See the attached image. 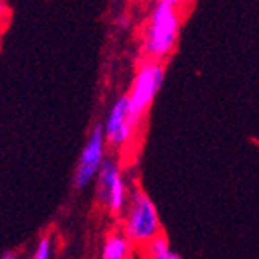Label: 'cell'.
Segmentation results:
<instances>
[{
  "label": "cell",
  "mask_w": 259,
  "mask_h": 259,
  "mask_svg": "<svg viewBox=\"0 0 259 259\" xmlns=\"http://www.w3.org/2000/svg\"><path fill=\"white\" fill-rule=\"evenodd\" d=\"M0 259H17V254L16 253H5L4 256H0Z\"/></svg>",
  "instance_id": "7c38bea8"
},
{
  "label": "cell",
  "mask_w": 259,
  "mask_h": 259,
  "mask_svg": "<svg viewBox=\"0 0 259 259\" xmlns=\"http://www.w3.org/2000/svg\"><path fill=\"white\" fill-rule=\"evenodd\" d=\"M163 79H164V67L161 62L146 59L145 62L140 64L131 92L127 95L132 113L138 121H141L143 115L154 103L157 93L163 84Z\"/></svg>",
  "instance_id": "3957f363"
},
{
  "label": "cell",
  "mask_w": 259,
  "mask_h": 259,
  "mask_svg": "<svg viewBox=\"0 0 259 259\" xmlns=\"http://www.w3.org/2000/svg\"><path fill=\"white\" fill-rule=\"evenodd\" d=\"M141 248H143L148 259H182L176 251L171 250L168 239L163 234H158L157 238L151 239Z\"/></svg>",
  "instance_id": "ba28073f"
},
{
  "label": "cell",
  "mask_w": 259,
  "mask_h": 259,
  "mask_svg": "<svg viewBox=\"0 0 259 259\" xmlns=\"http://www.w3.org/2000/svg\"><path fill=\"white\" fill-rule=\"evenodd\" d=\"M179 30V10L158 2L151 13L149 23L143 36V44H141V50L148 61L161 62L163 59H166L177 44Z\"/></svg>",
  "instance_id": "6da1fadb"
},
{
  "label": "cell",
  "mask_w": 259,
  "mask_h": 259,
  "mask_svg": "<svg viewBox=\"0 0 259 259\" xmlns=\"http://www.w3.org/2000/svg\"><path fill=\"white\" fill-rule=\"evenodd\" d=\"M127 199H129V190L120 172L113 177V180L107 186V190L98 200L101 202V205H104L109 209V213L112 216H123L124 208L127 205Z\"/></svg>",
  "instance_id": "8992f818"
},
{
  "label": "cell",
  "mask_w": 259,
  "mask_h": 259,
  "mask_svg": "<svg viewBox=\"0 0 259 259\" xmlns=\"http://www.w3.org/2000/svg\"><path fill=\"white\" fill-rule=\"evenodd\" d=\"M160 2L166 4L168 7H171L174 10H179L180 7H183V5H186L188 2H190V0H160Z\"/></svg>",
  "instance_id": "8fae6325"
},
{
  "label": "cell",
  "mask_w": 259,
  "mask_h": 259,
  "mask_svg": "<svg viewBox=\"0 0 259 259\" xmlns=\"http://www.w3.org/2000/svg\"><path fill=\"white\" fill-rule=\"evenodd\" d=\"M106 141L103 135V124H95L89 134L87 143L81 152V157L75 171V186L78 190L85 188L97 177L103 161L106 160Z\"/></svg>",
  "instance_id": "5b68a950"
},
{
  "label": "cell",
  "mask_w": 259,
  "mask_h": 259,
  "mask_svg": "<svg viewBox=\"0 0 259 259\" xmlns=\"http://www.w3.org/2000/svg\"><path fill=\"white\" fill-rule=\"evenodd\" d=\"M132 244L123 233H112L106 238L103 245V259H127Z\"/></svg>",
  "instance_id": "52a82bcc"
},
{
  "label": "cell",
  "mask_w": 259,
  "mask_h": 259,
  "mask_svg": "<svg viewBox=\"0 0 259 259\" xmlns=\"http://www.w3.org/2000/svg\"><path fill=\"white\" fill-rule=\"evenodd\" d=\"M2 31H4V25H0V36H2Z\"/></svg>",
  "instance_id": "4fadbf2b"
},
{
  "label": "cell",
  "mask_w": 259,
  "mask_h": 259,
  "mask_svg": "<svg viewBox=\"0 0 259 259\" xmlns=\"http://www.w3.org/2000/svg\"><path fill=\"white\" fill-rule=\"evenodd\" d=\"M138 124L140 121L132 113L127 95L120 97L112 104L103 126L106 146L112 149H124L129 146Z\"/></svg>",
  "instance_id": "277c9868"
},
{
  "label": "cell",
  "mask_w": 259,
  "mask_h": 259,
  "mask_svg": "<svg viewBox=\"0 0 259 259\" xmlns=\"http://www.w3.org/2000/svg\"><path fill=\"white\" fill-rule=\"evenodd\" d=\"M123 234L131 244L140 247L161 234L157 206L140 188H134V191L129 193L127 205L123 213Z\"/></svg>",
  "instance_id": "7a4b0ae2"
},
{
  "label": "cell",
  "mask_w": 259,
  "mask_h": 259,
  "mask_svg": "<svg viewBox=\"0 0 259 259\" xmlns=\"http://www.w3.org/2000/svg\"><path fill=\"white\" fill-rule=\"evenodd\" d=\"M10 16V8L7 5L5 0H0V25H4L5 23V19Z\"/></svg>",
  "instance_id": "30bf717a"
},
{
  "label": "cell",
  "mask_w": 259,
  "mask_h": 259,
  "mask_svg": "<svg viewBox=\"0 0 259 259\" xmlns=\"http://www.w3.org/2000/svg\"><path fill=\"white\" fill-rule=\"evenodd\" d=\"M52 254V242L50 238H42L36 247V251L31 259H50Z\"/></svg>",
  "instance_id": "9c48e42d"
}]
</instances>
